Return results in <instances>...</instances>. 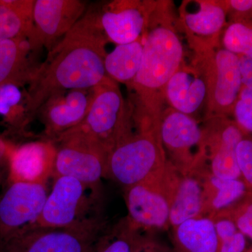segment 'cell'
<instances>
[{"mask_svg":"<svg viewBox=\"0 0 252 252\" xmlns=\"http://www.w3.org/2000/svg\"><path fill=\"white\" fill-rule=\"evenodd\" d=\"M54 143L57 149L54 177H73L99 193L101 180L107 177L108 152L75 129L67 131Z\"/></svg>","mask_w":252,"mask_h":252,"instance_id":"8992f818","label":"cell"},{"mask_svg":"<svg viewBox=\"0 0 252 252\" xmlns=\"http://www.w3.org/2000/svg\"><path fill=\"white\" fill-rule=\"evenodd\" d=\"M247 237L238 231L233 236L220 242L218 252H245L247 250Z\"/></svg>","mask_w":252,"mask_h":252,"instance_id":"d6a6232c","label":"cell"},{"mask_svg":"<svg viewBox=\"0 0 252 252\" xmlns=\"http://www.w3.org/2000/svg\"><path fill=\"white\" fill-rule=\"evenodd\" d=\"M177 170L167 162L159 173L125 188L127 225L137 232L170 226V205Z\"/></svg>","mask_w":252,"mask_h":252,"instance_id":"5b68a950","label":"cell"},{"mask_svg":"<svg viewBox=\"0 0 252 252\" xmlns=\"http://www.w3.org/2000/svg\"><path fill=\"white\" fill-rule=\"evenodd\" d=\"M216 215L230 219L239 231L252 239V190H250L236 203Z\"/></svg>","mask_w":252,"mask_h":252,"instance_id":"83f0119b","label":"cell"},{"mask_svg":"<svg viewBox=\"0 0 252 252\" xmlns=\"http://www.w3.org/2000/svg\"><path fill=\"white\" fill-rule=\"evenodd\" d=\"M51 192L34 224L65 228L97 216L94 212L99 194L73 177H54Z\"/></svg>","mask_w":252,"mask_h":252,"instance_id":"9c48e42d","label":"cell"},{"mask_svg":"<svg viewBox=\"0 0 252 252\" xmlns=\"http://www.w3.org/2000/svg\"><path fill=\"white\" fill-rule=\"evenodd\" d=\"M228 23L242 22L252 18V0L226 1Z\"/></svg>","mask_w":252,"mask_h":252,"instance_id":"4dcf8cb0","label":"cell"},{"mask_svg":"<svg viewBox=\"0 0 252 252\" xmlns=\"http://www.w3.org/2000/svg\"><path fill=\"white\" fill-rule=\"evenodd\" d=\"M178 22L168 1H157L143 34L139 72L129 88L133 93L130 108L142 114L162 112L167 82L185 61V49Z\"/></svg>","mask_w":252,"mask_h":252,"instance_id":"7a4b0ae2","label":"cell"},{"mask_svg":"<svg viewBox=\"0 0 252 252\" xmlns=\"http://www.w3.org/2000/svg\"><path fill=\"white\" fill-rule=\"evenodd\" d=\"M174 252H218L219 242L211 219L198 217L172 228Z\"/></svg>","mask_w":252,"mask_h":252,"instance_id":"44dd1931","label":"cell"},{"mask_svg":"<svg viewBox=\"0 0 252 252\" xmlns=\"http://www.w3.org/2000/svg\"><path fill=\"white\" fill-rule=\"evenodd\" d=\"M203 205V162L185 173L178 170L170 205V226L175 228L186 220L202 217Z\"/></svg>","mask_w":252,"mask_h":252,"instance_id":"ffe728a7","label":"cell"},{"mask_svg":"<svg viewBox=\"0 0 252 252\" xmlns=\"http://www.w3.org/2000/svg\"><path fill=\"white\" fill-rule=\"evenodd\" d=\"M195 54L201 57L206 72L208 93L205 120L231 118L243 86L239 56L224 49L221 44Z\"/></svg>","mask_w":252,"mask_h":252,"instance_id":"ba28073f","label":"cell"},{"mask_svg":"<svg viewBox=\"0 0 252 252\" xmlns=\"http://www.w3.org/2000/svg\"><path fill=\"white\" fill-rule=\"evenodd\" d=\"M220 43L224 49L238 56H252V18L228 23Z\"/></svg>","mask_w":252,"mask_h":252,"instance_id":"4316f807","label":"cell"},{"mask_svg":"<svg viewBox=\"0 0 252 252\" xmlns=\"http://www.w3.org/2000/svg\"><path fill=\"white\" fill-rule=\"evenodd\" d=\"M0 195V240L34 223L47 198L46 185L9 182Z\"/></svg>","mask_w":252,"mask_h":252,"instance_id":"4fadbf2b","label":"cell"},{"mask_svg":"<svg viewBox=\"0 0 252 252\" xmlns=\"http://www.w3.org/2000/svg\"><path fill=\"white\" fill-rule=\"evenodd\" d=\"M236 157L242 179L252 190V135H245L239 142Z\"/></svg>","mask_w":252,"mask_h":252,"instance_id":"f546056e","label":"cell"},{"mask_svg":"<svg viewBox=\"0 0 252 252\" xmlns=\"http://www.w3.org/2000/svg\"><path fill=\"white\" fill-rule=\"evenodd\" d=\"M34 1H0V41L28 36L35 31Z\"/></svg>","mask_w":252,"mask_h":252,"instance_id":"cb8c5ba5","label":"cell"},{"mask_svg":"<svg viewBox=\"0 0 252 252\" xmlns=\"http://www.w3.org/2000/svg\"><path fill=\"white\" fill-rule=\"evenodd\" d=\"M212 220L215 224L219 242L230 238L239 231L233 220L227 217L216 215Z\"/></svg>","mask_w":252,"mask_h":252,"instance_id":"1f68e13d","label":"cell"},{"mask_svg":"<svg viewBox=\"0 0 252 252\" xmlns=\"http://www.w3.org/2000/svg\"><path fill=\"white\" fill-rule=\"evenodd\" d=\"M56 152V144L49 140L10 147L8 182L46 185L54 177Z\"/></svg>","mask_w":252,"mask_h":252,"instance_id":"d6986e66","label":"cell"},{"mask_svg":"<svg viewBox=\"0 0 252 252\" xmlns=\"http://www.w3.org/2000/svg\"><path fill=\"white\" fill-rule=\"evenodd\" d=\"M227 19L226 1H185L178 23L194 52L200 53L221 44Z\"/></svg>","mask_w":252,"mask_h":252,"instance_id":"7c38bea8","label":"cell"},{"mask_svg":"<svg viewBox=\"0 0 252 252\" xmlns=\"http://www.w3.org/2000/svg\"><path fill=\"white\" fill-rule=\"evenodd\" d=\"M244 86L252 89V56H238Z\"/></svg>","mask_w":252,"mask_h":252,"instance_id":"d590c367","label":"cell"},{"mask_svg":"<svg viewBox=\"0 0 252 252\" xmlns=\"http://www.w3.org/2000/svg\"><path fill=\"white\" fill-rule=\"evenodd\" d=\"M204 205L202 217L215 215L236 203L250 189L243 179H225L212 175L204 165Z\"/></svg>","mask_w":252,"mask_h":252,"instance_id":"7402d4cb","label":"cell"},{"mask_svg":"<svg viewBox=\"0 0 252 252\" xmlns=\"http://www.w3.org/2000/svg\"><path fill=\"white\" fill-rule=\"evenodd\" d=\"M140 233L130 228L124 220L114 229L106 230L91 252H134Z\"/></svg>","mask_w":252,"mask_h":252,"instance_id":"484cf974","label":"cell"},{"mask_svg":"<svg viewBox=\"0 0 252 252\" xmlns=\"http://www.w3.org/2000/svg\"><path fill=\"white\" fill-rule=\"evenodd\" d=\"M107 36L99 11L86 10L74 27L52 48L30 84L26 96L28 119L37 114L53 94L91 89L107 76L104 59Z\"/></svg>","mask_w":252,"mask_h":252,"instance_id":"6da1fadb","label":"cell"},{"mask_svg":"<svg viewBox=\"0 0 252 252\" xmlns=\"http://www.w3.org/2000/svg\"><path fill=\"white\" fill-rule=\"evenodd\" d=\"M203 127L204 165L217 177L242 179L236 149L245 133L229 117L207 119Z\"/></svg>","mask_w":252,"mask_h":252,"instance_id":"8fae6325","label":"cell"},{"mask_svg":"<svg viewBox=\"0 0 252 252\" xmlns=\"http://www.w3.org/2000/svg\"><path fill=\"white\" fill-rule=\"evenodd\" d=\"M105 225L99 215L65 228L33 223L0 240V252H91Z\"/></svg>","mask_w":252,"mask_h":252,"instance_id":"277c9868","label":"cell"},{"mask_svg":"<svg viewBox=\"0 0 252 252\" xmlns=\"http://www.w3.org/2000/svg\"><path fill=\"white\" fill-rule=\"evenodd\" d=\"M9 149L10 147L0 139V187L9 180Z\"/></svg>","mask_w":252,"mask_h":252,"instance_id":"e575fe53","label":"cell"},{"mask_svg":"<svg viewBox=\"0 0 252 252\" xmlns=\"http://www.w3.org/2000/svg\"><path fill=\"white\" fill-rule=\"evenodd\" d=\"M93 99V89L69 90L53 94L38 111L46 140L54 142L79 126L86 117Z\"/></svg>","mask_w":252,"mask_h":252,"instance_id":"9a60e30c","label":"cell"},{"mask_svg":"<svg viewBox=\"0 0 252 252\" xmlns=\"http://www.w3.org/2000/svg\"><path fill=\"white\" fill-rule=\"evenodd\" d=\"M245 252H252V248L248 249V250H247Z\"/></svg>","mask_w":252,"mask_h":252,"instance_id":"8d00e7d4","label":"cell"},{"mask_svg":"<svg viewBox=\"0 0 252 252\" xmlns=\"http://www.w3.org/2000/svg\"><path fill=\"white\" fill-rule=\"evenodd\" d=\"M159 133L167 162L185 173L203 160V127L195 118L167 108L159 119Z\"/></svg>","mask_w":252,"mask_h":252,"instance_id":"30bf717a","label":"cell"},{"mask_svg":"<svg viewBox=\"0 0 252 252\" xmlns=\"http://www.w3.org/2000/svg\"><path fill=\"white\" fill-rule=\"evenodd\" d=\"M143 35L129 44H119L104 59L107 77L130 86L139 72L143 53Z\"/></svg>","mask_w":252,"mask_h":252,"instance_id":"603a6c76","label":"cell"},{"mask_svg":"<svg viewBox=\"0 0 252 252\" xmlns=\"http://www.w3.org/2000/svg\"><path fill=\"white\" fill-rule=\"evenodd\" d=\"M159 119L134 121L127 117L122 135L109 153L107 177L126 188L166 167Z\"/></svg>","mask_w":252,"mask_h":252,"instance_id":"3957f363","label":"cell"},{"mask_svg":"<svg viewBox=\"0 0 252 252\" xmlns=\"http://www.w3.org/2000/svg\"><path fill=\"white\" fill-rule=\"evenodd\" d=\"M154 1H114L99 11V23L108 41L129 44L143 35L155 7Z\"/></svg>","mask_w":252,"mask_h":252,"instance_id":"5bb4252c","label":"cell"},{"mask_svg":"<svg viewBox=\"0 0 252 252\" xmlns=\"http://www.w3.org/2000/svg\"><path fill=\"white\" fill-rule=\"evenodd\" d=\"M0 116L14 127L21 128L27 124L26 99L23 100L19 86L14 84L0 86Z\"/></svg>","mask_w":252,"mask_h":252,"instance_id":"d4e9b609","label":"cell"},{"mask_svg":"<svg viewBox=\"0 0 252 252\" xmlns=\"http://www.w3.org/2000/svg\"><path fill=\"white\" fill-rule=\"evenodd\" d=\"M86 3L80 0H35L33 23L36 36L49 51L86 11Z\"/></svg>","mask_w":252,"mask_h":252,"instance_id":"e0dca14e","label":"cell"},{"mask_svg":"<svg viewBox=\"0 0 252 252\" xmlns=\"http://www.w3.org/2000/svg\"><path fill=\"white\" fill-rule=\"evenodd\" d=\"M134 252H174L172 249L158 243L150 235H140Z\"/></svg>","mask_w":252,"mask_h":252,"instance_id":"836d02e7","label":"cell"},{"mask_svg":"<svg viewBox=\"0 0 252 252\" xmlns=\"http://www.w3.org/2000/svg\"><path fill=\"white\" fill-rule=\"evenodd\" d=\"M207 93L203 60L195 54L190 63L185 60L170 78L165 86V98L171 108L193 117L204 106L206 107Z\"/></svg>","mask_w":252,"mask_h":252,"instance_id":"2e32d148","label":"cell"},{"mask_svg":"<svg viewBox=\"0 0 252 252\" xmlns=\"http://www.w3.org/2000/svg\"><path fill=\"white\" fill-rule=\"evenodd\" d=\"M127 105L117 81L107 76L93 88L90 108L75 130L97 142L108 153L122 135Z\"/></svg>","mask_w":252,"mask_h":252,"instance_id":"52a82bcc","label":"cell"},{"mask_svg":"<svg viewBox=\"0 0 252 252\" xmlns=\"http://www.w3.org/2000/svg\"><path fill=\"white\" fill-rule=\"evenodd\" d=\"M232 118L245 135H252V89L243 86L235 102Z\"/></svg>","mask_w":252,"mask_h":252,"instance_id":"f1b7e54d","label":"cell"},{"mask_svg":"<svg viewBox=\"0 0 252 252\" xmlns=\"http://www.w3.org/2000/svg\"><path fill=\"white\" fill-rule=\"evenodd\" d=\"M44 48L35 31L29 35L0 41V86L31 84L40 67Z\"/></svg>","mask_w":252,"mask_h":252,"instance_id":"ac0fdd59","label":"cell"}]
</instances>
